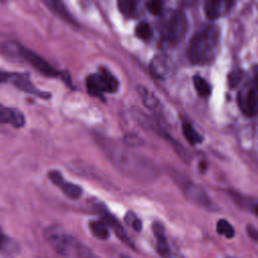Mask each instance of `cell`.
I'll use <instances>...</instances> for the list:
<instances>
[{"label":"cell","mask_w":258,"mask_h":258,"mask_svg":"<svg viewBox=\"0 0 258 258\" xmlns=\"http://www.w3.org/2000/svg\"><path fill=\"white\" fill-rule=\"evenodd\" d=\"M89 229L91 233L98 239L106 240L109 237V229L104 221H90Z\"/></svg>","instance_id":"9a60e30c"},{"label":"cell","mask_w":258,"mask_h":258,"mask_svg":"<svg viewBox=\"0 0 258 258\" xmlns=\"http://www.w3.org/2000/svg\"><path fill=\"white\" fill-rule=\"evenodd\" d=\"M0 124H10L21 128L25 124V117L21 110L0 104Z\"/></svg>","instance_id":"8fae6325"},{"label":"cell","mask_w":258,"mask_h":258,"mask_svg":"<svg viewBox=\"0 0 258 258\" xmlns=\"http://www.w3.org/2000/svg\"><path fill=\"white\" fill-rule=\"evenodd\" d=\"M118 8L126 17H133L137 13V2L133 0H119Z\"/></svg>","instance_id":"44dd1931"},{"label":"cell","mask_w":258,"mask_h":258,"mask_svg":"<svg viewBox=\"0 0 258 258\" xmlns=\"http://www.w3.org/2000/svg\"><path fill=\"white\" fill-rule=\"evenodd\" d=\"M103 221H104L106 223L108 227H110L113 230V232L115 233V235L120 240H121L122 242H124L125 244H127V245H129V246L132 247L133 244L130 241V239H129L128 235L126 234V232L123 229L122 225L120 224L119 221L115 217H113L110 213L105 212V213H103Z\"/></svg>","instance_id":"5bb4252c"},{"label":"cell","mask_w":258,"mask_h":258,"mask_svg":"<svg viewBox=\"0 0 258 258\" xmlns=\"http://www.w3.org/2000/svg\"><path fill=\"white\" fill-rule=\"evenodd\" d=\"M0 83H10L14 85L15 87L19 88L20 90L29 93V94L37 95L41 98L48 99L50 97L49 93L39 90L36 86L31 83L27 74L2 72V73H0Z\"/></svg>","instance_id":"ba28073f"},{"label":"cell","mask_w":258,"mask_h":258,"mask_svg":"<svg viewBox=\"0 0 258 258\" xmlns=\"http://www.w3.org/2000/svg\"><path fill=\"white\" fill-rule=\"evenodd\" d=\"M3 53L11 59L23 60L29 63L36 70L41 72L43 75L47 77H59L61 74L54 67H51L46 60L41 56L34 53L31 49L24 47L23 46L10 42L3 45Z\"/></svg>","instance_id":"277c9868"},{"label":"cell","mask_w":258,"mask_h":258,"mask_svg":"<svg viewBox=\"0 0 258 258\" xmlns=\"http://www.w3.org/2000/svg\"><path fill=\"white\" fill-rule=\"evenodd\" d=\"M247 232L248 235L254 240V241L258 242V229L252 227V226H248L247 227Z\"/></svg>","instance_id":"83f0119b"},{"label":"cell","mask_w":258,"mask_h":258,"mask_svg":"<svg viewBox=\"0 0 258 258\" xmlns=\"http://www.w3.org/2000/svg\"><path fill=\"white\" fill-rule=\"evenodd\" d=\"M152 231L157 240L158 252L163 258H181L179 255L171 251L163 224H161L160 222H154L152 225Z\"/></svg>","instance_id":"30bf717a"},{"label":"cell","mask_w":258,"mask_h":258,"mask_svg":"<svg viewBox=\"0 0 258 258\" xmlns=\"http://www.w3.org/2000/svg\"><path fill=\"white\" fill-rule=\"evenodd\" d=\"M87 90L93 97H103L104 93H115L118 90V80L105 68H100L99 73L87 78Z\"/></svg>","instance_id":"5b68a950"},{"label":"cell","mask_w":258,"mask_h":258,"mask_svg":"<svg viewBox=\"0 0 258 258\" xmlns=\"http://www.w3.org/2000/svg\"><path fill=\"white\" fill-rule=\"evenodd\" d=\"M126 224L136 232H140L142 229V223L133 212H127L125 215Z\"/></svg>","instance_id":"d4e9b609"},{"label":"cell","mask_w":258,"mask_h":258,"mask_svg":"<svg viewBox=\"0 0 258 258\" xmlns=\"http://www.w3.org/2000/svg\"><path fill=\"white\" fill-rule=\"evenodd\" d=\"M182 130H183V134L186 137L187 141L190 144L196 145L203 141V136L194 128L192 124H190L188 122L183 123Z\"/></svg>","instance_id":"2e32d148"},{"label":"cell","mask_w":258,"mask_h":258,"mask_svg":"<svg viewBox=\"0 0 258 258\" xmlns=\"http://www.w3.org/2000/svg\"><path fill=\"white\" fill-rule=\"evenodd\" d=\"M148 11L153 15H160L163 12L164 4L162 1H149L146 3Z\"/></svg>","instance_id":"4316f807"},{"label":"cell","mask_w":258,"mask_h":258,"mask_svg":"<svg viewBox=\"0 0 258 258\" xmlns=\"http://www.w3.org/2000/svg\"><path fill=\"white\" fill-rule=\"evenodd\" d=\"M193 82H194V86H195L197 93L201 97H208L211 94L212 92L211 86L204 78L197 75L193 78Z\"/></svg>","instance_id":"ffe728a7"},{"label":"cell","mask_w":258,"mask_h":258,"mask_svg":"<svg viewBox=\"0 0 258 258\" xmlns=\"http://www.w3.org/2000/svg\"><path fill=\"white\" fill-rule=\"evenodd\" d=\"M188 29V21L185 13L181 10L171 11L162 26L164 39L170 43L177 44L183 40Z\"/></svg>","instance_id":"8992f818"},{"label":"cell","mask_w":258,"mask_h":258,"mask_svg":"<svg viewBox=\"0 0 258 258\" xmlns=\"http://www.w3.org/2000/svg\"><path fill=\"white\" fill-rule=\"evenodd\" d=\"M46 4L47 5V7L51 11H54L56 14H58L60 17H62L64 21H66L68 23H75L72 15L70 14V12L67 10L64 3L60 2V1H56V0H50V1H46Z\"/></svg>","instance_id":"e0dca14e"},{"label":"cell","mask_w":258,"mask_h":258,"mask_svg":"<svg viewBox=\"0 0 258 258\" xmlns=\"http://www.w3.org/2000/svg\"><path fill=\"white\" fill-rule=\"evenodd\" d=\"M234 5L232 1H222V0H208L204 4V10L210 21H215L222 15L226 14Z\"/></svg>","instance_id":"7c38bea8"},{"label":"cell","mask_w":258,"mask_h":258,"mask_svg":"<svg viewBox=\"0 0 258 258\" xmlns=\"http://www.w3.org/2000/svg\"><path fill=\"white\" fill-rule=\"evenodd\" d=\"M242 72L239 71V70H236V71H233L229 74L228 76V84H229V87L230 88H235L238 86V84L240 83V81H241L242 79Z\"/></svg>","instance_id":"484cf974"},{"label":"cell","mask_w":258,"mask_h":258,"mask_svg":"<svg viewBox=\"0 0 258 258\" xmlns=\"http://www.w3.org/2000/svg\"><path fill=\"white\" fill-rule=\"evenodd\" d=\"M150 69H151L152 73L157 77L164 78L165 74H167L168 72V65H167V62L164 58L157 57L151 62Z\"/></svg>","instance_id":"d6986e66"},{"label":"cell","mask_w":258,"mask_h":258,"mask_svg":"<svg viewBox=\"0 0 258 258\" xmlns=\"http://www.w3.org/2000/svg\"><path fill=\"white\" fill-rule=\"evenodd\" d=\"M217 232L220 235L225 236L228 239H231L235 236V230L230 223L225 219H220L217 223Z\"/></svg>","instance_id":"603a6c76"},{"label":"cell","mask_w":258,"mask_h":258,"mask_svg":"<svg viewBox=\"0 0 258 258\" xmlns=\"http://www.w3.org/2000/svg\"><path fill=\"white\" fill-rule=\"evenodd\" d=\"M219 38V28L215 25H206L197 31L188 47V61L194 65L211 63L218 53Z\"/></svg>","instance_id":"6da1fadb"},{"label":"cell","mask_w":258,"mask_h":258,"mask_svg":"<svg viewBox=\"0 0 258 258\" xmlns=\"http://www.w3.org/2000/svg\"><path fill=\"white\" fill-rule=\"evenodd\" d=\"M152 28L146 23H141L135 27V34L137 38L143 41H149L152 38Z\"/></svg>","instance_id":"cb8c5ba5"},{"label":"cell","mask_w":258,"mask_h":258,"mask_svg":"<svg viewBox=\"0 0 258 258\" xmlns=\"http://www.w3.org/2000/svg\"><path fill=\"white\" fill-rule=\"evenodd\" d=\"M46 237L51 247L65 258H96L87 246L60 228L47 229Z\"/></svg>","instance_id":"3957f363"},{"label":"cell","mask_w":258,"mask_h":258,"mask_svg":"<svg viewBox=\"0 0 258 258\" xmlns=\"http://www.w3.org/2000/svg\"><path fill=\"white\" fill-rule=\"evenodd\" d=\"M120 258H131V257H129V256H125V255H121V256H120Z\"/></svg>","instance_id":"4dcf8cb0"},{"label":"cell","mask_w":258,"mask_h":258,"mask_svg":"<svg viewBox=\"0 0 258 258\" xmlns=\"http://www.w3.org/2000/svg\"><path fill=\"white\" fill-rule=\"evenodd\" d=\"M182 188H184V193L188 197V200H191L193 203L201 206V207L211 209L212 204L211 201L208 199V197L205 195L203 190L194 187L195 185H192L191 183H188V181H185L181 184Z\"/></svg>","instance_id":"4fadbf2b"},{"label":"cell","mask_w":258,"mask_h":258,"mask_svg":"<svg viewBox=\"0 0 258 258\" xmlns=\"http://www.w3.org/2000/svg\"><path fill=\"white\" fill-rule=\"evenodd\" d=\"M139 91L141 93V96L142 98V101L145 104V106L149 109H156L159 106V100L154 96L151 92H149L144 87H140Z\"/></svg>","instance_id":"7402d4cb"},{"label":"cell","mask_w":258,"mask_h":258,"mask_svg":"<svg viewBox=\"0 0 258 258\" xmlns=\"http://www.w3.org/2000/svg\"><path fill=\"white\" fill-rule=\"evenodd\" d=\"M201 166H200V170L201 171H203V173H204V171L206 170V167H207V165H206V164L205 163H201V164H200Z\"/></svg>","instance_id":"f1b7e54d"},{"label":"cell","mask_w":258,"mask_h":258,"mask_svg":"<svg viewBox=\"0 0 258 258\" xmlns=\"http://www.w3.org/2000/svg\"><path fill=\"white\" fill-rule=\"evenodd\" d=\"M253 212L258 216V203L254 205V207H253Z\"/></svg>","instance_id":"f546056e"},{"label":"cell","mask_w":258,"mask_h":258,"mask_svg":"<svg viewBox=\"0 0 258 258\" xmlns=\"http://www.w3.org/2000/svg\"><path fill=\"white\" fill-rule=\"evenodd\" d=\"M49 180L53 182L57 187H59L62 192L68 197L72 200H78L81 198L83 194L82 188L78 185H75L73 183L67 182L63 178L62 174L58 170H51L48 174Z\"/></svg>","instance_id":"9c48e42d"},{"label":"cell","mask_w":258,"mask_h":258,"mask_svg":"<svg viewBox=\"0 0 258 258\" xmlns=\"http://www.w3.org/2000/svg\"><path fill=\"white\" fill-rule=\"evenodd\" d=\"M237 102L246 116L253 117L258 114V66L254 68L252 80L238 93Z\"/></svg>","instance_id":"52a82bcc"},{"label":"cell","mask_w":258,"mask_h":258,"mask_svg":"<svg viewBox=\"0 0 258 258\" xmlns=\"http://www.w3.org/2000/svg\"><path fill=\"white\" fill-rule=\"evenodd\" d=\"M0 250L6 253H16L20 251V245L14 239L6 236L0 228Z\"/></svg>","instance_id":"ac0fdd59"},{"label":"cell","mask_w":258,"mask_h":258,"mask_svg":"<svg viewBox=\"0 0 258 258\" xmlns=\"http://www.w3.org/2000/svg\"><path fill=\"white\" fill-rule=\"evenodd\" d=\"M100 144L111 163L126 176L141 177L144 174V162L128 148L112 141L101 140Z\"/></svg>","instance_id":"7a4b0ae2"}]
</instances>
